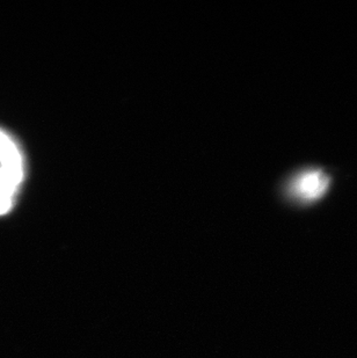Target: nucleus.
<instances>
[{"mask_svg":"<svg viewBox=\"0 0 357 358\" xmlns=\"http://www.w3.org/2000/svg\"><path fill=\"white\" fill-rule=\"evenodd\" d=\"M330 180L319 169L300 173L290 183V195L300 202H314L326 193Z\"/></svg>","mask_w":357,"mask_h":358,"instance_id":"1","label":"nucleus"},{"mask_svg":"<svg viewBox=\"0 0 357 358\" xmlns=\"http://www.w3.org/2000/svg\"><path fill=\"white\" fill-rule=\"evenodd\" d=\"M0 167L20 186L24 176V159L15 142L4 130H0Z\"/></svg>","mask_w":357,"mask_h":358,"instance_id":"2","label":"nucleus"},{"mask_svg":"<svg viewBox=\"0 0 357 358\" xmlns=\"http://www.w3.org/2000/svg\"><path fill=\"white\" fill-rule=\"evenodd\" d=\"M19 185L0 167V196L13 199Z\"/></svg>","mask_w":357,"mask_h":358,"instance_id":"3","label":"nucleus"},{"mask_svg":"<svg viewBox=\"0 0 357 358\" xmlns=\"http://www.w3.org/2000/svg\"><path fill=\"white\" fill-rule=\"evenodd\" d=\"M12 206H13V199L0 196V216L6 215L8 211H10Z\"/></svg>","mask_w":357,"mask_h":358,"instance_id":"4","label":"nucleus"}]
</instances>
